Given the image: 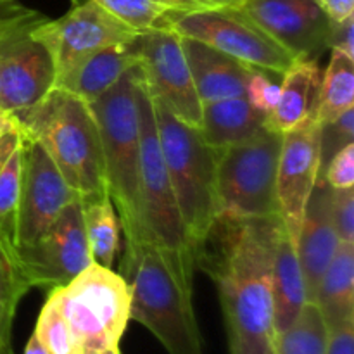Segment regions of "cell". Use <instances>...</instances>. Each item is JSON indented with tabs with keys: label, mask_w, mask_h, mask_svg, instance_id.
<instances>
[{
	"label": "cell",
	"mask_w": 354,
	"mask_h": 354,
	"mask_svg": "<svg viewBox=\"0 0 354 354\" xmlns=\"http://www.w3.org/2000/svg\"><path fill=\"white\" fill-rule=\"evenodd\" d=\"M283 223L280 216L218 218L196 251L216 286L230 354H275L272 263Z\"/></svg>",
	"instance_id": "cell-1"
},
{
	"label": "cell",
	"mask_w": 354,
	"mask_h": 354,
	"mask_svg": "<svg viewBox=\"0 0 354 354\" xmlns=\"http://www.w3.org/2000/svg\"><path fill=\"white\" fill-rule=\"evenodd\" d=\"M194 270L147 244L124 252L121 275L130 286V320L151 330L168 354H204L192 301Z\"/></svg>",
	"instance_id": "cell-2"
},
{
	"label": "cell",
	"mask_w": 354,
	"mask_h": 354,
	"mask_svg": "<svg viewBox=\"0 0 354 354\" xmlns=\"http://www.w3.org/2000/svg\"><path fill=\"white\" fill-rule=\"evenodd\" d=\"M140 78L138 64L88 104L99 128L106 192L116 209L127 251L144 244L138 211L140 118L137 92Z\"/></svg>",
	"instance_id": "cell-3"
},
{
	"label": "cell",
	"mask_w": 354,
	"mask_h": 354,
	"mask_svg": "<svg viewBox=\"0 0 354 354\" xmlns=\"http://www.w3.org/2000/svg\"><path fill=\"white\" fill-rule=\"evenodd\" d=\"M16 121L21 133L45 149L82 199L106 192L99 128L85 100L54 88Z\"/></svg>",
	"instance_id": "cell-4"
},
{
	"label": "cell",
	"mask_w": 354,
	"mask_h": 354,
	"mask_svg": "<svg viewBox=\"0 0 354 354\" xmlns=\"http://www.w3.org/2000/svg\"><path fill=\"white\" fill-rule=\"evenodd\" d=\"M152 109L166 171L196 254L218 220L216 154L206 144L199 128L180 121L158 99H152Z\"/></svg>",
	"instance_id": "cell-5"
},
{
	"label": "cell",
	"mask_w": 354,
	"mask_h": 354,
	"mask_svg": "<svg viewBox=\"0 0 354 354\" xmlns=\"http://www.w3.org/2000/svg\"><path fill=\"white\" fill-rule=\"evenodd\" d=\"M283 135L265 124L245 140L218 149V218L280 216L277 203V168Z\"/></svg>",
	"instance_id": "cell-6"
},
{
	"label": "cell",
	"mask_w": 354,
	"mask_h": 354,
	"mask_svg": "<svg viewBox=\"0 0 354 354\" xmlns=\"http://www.w3.org/2000/svg\"><path fill=\"white\" fill-rule=\"evenodd\" d=\"M78 353L120 348L130 322V286L121 273L97 263L64 287L50 290Z\"/></svg>",
	"instance_id": "cell-7"
},
{
	"label": "cell",
	"mask_w": 354,
	"mask_h": 354,
	"mask_svg": "<svg viewBox=\"0 0 354 354\" xmlns=\"http://www.w3.org/2000/svg\"><path fill=\"white\" fill-rule=\"evenodd\" d=\"M138 118H140V169H138V211L144 244L169 252L185 265L196 268V254L187 237L171 182L166 171L156 131L152 99L138 83Z\"/></svg>",
	"instance_id": "cell-8"
},
{
	"label": "cell",
	"mask_w": 354,
	"mask_h": 354,
	"mask_svg": "<svg viewBox=\"0 0 354 354\" xmlns=\"http://www.w3.org/2000/svg\"><path fill=\"white\" fill-rule=\"evenodd\" d=\"M165 26L182 37L203 41L249 68L280 76L296 61L237 7L171 10L166 14Z\"/></svg>",
	"instance_id": "cell-9"
},
{
	"label": "cell",
	"mask_w": 354,
	"mask_h": 354,
	"mask_svg": "<svg viewBox=\"0 0 354 354\" xmlns=\"http://www.w3.org/2000/svg\"><path fill=\"white\" fill-rule=\"evenodd\" d=\"M14 259L30 289L38 287L48 292L64 287L92 265L83 227L82 197L71 201L33 244L17 249Z\"/></svg>",
	"instance_id": "cell-10"
},
{
	"label": "cell",
	"mask_w": 354,
	"mask_h": 354,
	"mask_svg": "<svg viewBox=\"0 0 354 354\" xmlns=\"http://www.w3.org/2000/svg\"><path fill=\"white\" fill-rule=\"evenodd\" d=\"M138 44L142 78L152 99L165 104L185 124L199 128L203 102L194 85L182 35L169 26L151 28L138 33Z\"/></svg>",
	"instance_id": "cell-11"
},
{
	"label": "cell",
	"mask_w": 354,
	"mask_h": 354,
	"mask_svg": "<svg viewBox=\"0 0 354 354\" xmlns=\"http://www.w3.org/2000/svg\"><path fill=\"white\" fill-rule=\"evenodd\" d=\"M31 33L50 52L57 82L85 57L109 45L133 40L138 31L121 23L93 0H85L75 3L57 19H44Z\"/></svg>",
	"instance_id": "cell-12"
},
{
	"label": "cell",
	"mask_w": 354,
	"mask_h": 354,
	"mask_svg": "<svg viewBox=\"0 0 354 354\" xmlns=\"http://www.w3.org/2000/svg\"><path fill=\"white\" fill-rule=\"evenodd\" d=\"M21 152L23 168L14 252L33 244L57 220L64 207L80 197L35 138L21 133Z\"/></svg>",
	"instance_id": "cell-13"
},
{
	"label": "cell",
	"mask_w": 354,
	"mask_h": 354,
	"mask_svg": "<svg viewBox=\"0 0 354 354\" xmlns=\"http://www.w3.org/2000/svg\"><path fill=\"white\" fill-rule=\"evenodd\" d=\"M35 26L14 31L0 41V111L14 118L28 113L55 86L54 61L31 33Z\"/></svg>",
	"instance_id": "cell-14"
},
{
	"label": "cell",
	"mask_w": 354,
	"mask_h": 354,
	"mask_svg": "<svg viewBox=\"0 0 354 354\" xmlns=\"http://www.w3.org/2000/svg\"><path fill=\"white\" fill-rule=\"evenodd\" d=\"M320 130L322 124L311 116L283 133L277 168V203L283 227L294 244L320 171Z\"/></svg>",
	"instance_id": "cell-15"
},
{
	"label": "cell",
	"mask_w": 354,
	"mask_h": 354,
	"mask_svg": "<svg viewBox=\"0 0 354 354\" xmlns=\"http://www.w3.org/2000/svg\"><path fill=\"white\" fill-rule=\"evenodd\" d=\"M237 7L296 59H318L332 19L315 0H242Z\"/></svg>",
	"instance_id": "cell-16"
},
{
	"label": "cell",
	"mask_w": 354,
	"mask_h": 354,
	"mask_svg": "<svg viewBox=\"0 0 354 354\" xmlns=\"http://www.w3.org/2000/svg\"><path fill=\"white\" fill-rule=\"evenodd\" d=\"M339 244L341 241L332 220V189L327 183L317 182L308 199L296 241L297 258L306 283L308 303L315 301L318 283Z\"/></svg>",
	"instance_id": "cell-17"
},
{
	"label": "cell",
	"mask_w": 354,
	"mask_h": 354,
	"mask_svg": "<svg viewBox=\"0 0 354 354\" xmlns=\"http://www.w3.org/2000/svg\"><path fill=\"white\" fill-rule=\"evenodd\" d=\"M140 64L138 35L133 40L121 41L100 48L69 69L55 82L54 88H61L90 104L113 88L130 69Z\"/></svg>",
	"instance_id": "cell-18"
},
{
	"label": "cell",
	"mask_w": 354,
	"mask_h": 354,
	"mask_svg": "<svg viewBox=\"0 0 354 354\" xmlns=\"http://www.w3.org/2000/svg\"><path fill=\"white\" fill-rule=\"evenodd\" d=\"M182 40L201 102L245 95L252 68L203 41L185 37Z\"/></svg>",
	"instance_id": "cell-19"
},
{
	"label": "cell",
	"mask_w": 354,
	"mask_h": 354,
	"mask_svg": "<svg viewBox=\"0 0 354 354\" xmlns=\"http://www.w3.org/2000/svg\"><path fill=\"white\" fill-rule=\"evenodd\" d=\"M320 83L322 69L318 59H296L282 75L279 102L266 116V127L283 135L315 116Z\"/></svg>",
	"instance_id": "cell-20"
},
{
	"label": "cell",
	"mask_w": 354,
	"mask_h": 354,
	"mask_svg": "<svg viewBox=\"0 0 354 354\" xmlns=\"http://www.w3.org/2000/svg\"><path fill=\"white\" fill-rule=\"evenodd\" d=\"M272 296L275 332L279 337L294 324L297 315L308 303L306 283L297 258L296 244L287 235L286 227H282L275 242L272 263Z\"/></svg>",
	"instance_id": "cell-21"
},
{
	"label": "cell",
	"mask_w": 354,
	"mask_h": 354,
	"mask_svg": "<svg viewBox=\"0 0 354 354\" xmlns=\"http://www.w3.org/2000/svg\"><path fill=\"white\" fill-rule=\"evenodd\" d=\"M266 123V114L252 107L248 97L214 100L203 104L199 131L211 149L228 147L245 140Z\"/></svg>",
	"instance_id": "cell-22"
},
{
	"label": "cell",
	"mask_w": 354,
	"mask_h": 354,
	"mask_svg": "<svg viewBox=\"0 0 354 354\" xmlns=\"http://www.w3.org/2000/svg\"><path fill=\"white\" fill-rule=\"evenodd\" d=\"M315 304L327 328L354 320V244L341 242L318 283Z\"/></svg>",
	"instance_id": "cell-23"
},
{
	"label": "cell",
	"mask_w": 354,
	"mask_h": 354,
	"mask_svg": "<svg viewBox=\"0 0 354 354\" xmlns=\"http://www.w3.org/2000/svg\"><path fill=\"white\" fill-rule=\"evenodd\" d=\"M83 227L92 263L113 268L120 248V221L107 192L83 197Z\"/></svg>",
	"instance_id": "cell-24"
},
{
	"label": "cell",
	"mask_w": 354,
	"mask_h": 354,
	"mask_svg": "<svg viewBox=\"0 0 354 354\" xmlns=\"http://www.w3.org/2000/svg\"><path fill=\"white\" fill-rule=\"evenodd\" d=\"M354 107V59L339 50H330L327 71L322 75L317 102V121L330 123Z\"/></svg>",
	"instance_id": "cell-25"
},
{
	"label": "cell",
	"mask_w": 354,
	"mask_h": 354,
	"mask_svg": "<svg viewBox=\"0 0 354 354\" xmlns=\"http://www.w3.org/2000/svg\"><path fill=\"white\" fill-rule=\"evenodd\" d=\"M328 328L315 303H306L286 332L277 337L275 354H327Z\"/></svg>",
	"instance_id": "cell-26"
},
{
	"label": "cell",
	"mask_w": 354,
	"mask_h": 354,
	"mask_svg": "<svg viewBox=\"0 0 354 354\" xmlns=\"http://www.w3.org/2000/svg\"><path fill=\"white\" fill-rule=\"evenodd\" d=\"M30 286L19 272L14 256L0 244V354H12L10 332L19 301Z\"/></svg>",
	"instance_id": "cell-27"
},
{
	"label": "cell",
	"mask_w": 354,
	"mask_h": 354,
	"mask_svg": "<svg viewBox=\"0 0 354 354\" xmlns=\"http://www.w3.org/2000/svg\"><path fill=\"white\" fill-rule=\"evenodd\" d=\"M21 168L23 152L21 145L12 152L9 161L0 171V244L14 254L16 249V221L19 204Z\"/></svg>",
	"instance_id": "cell-28"
},
{
	"label": "cell",
	"mask_w": 354,
	"mask_h": 354,
	"mask_svg": "<svg viewBox=\"0 0 354 354\" xmlns=\"http://www.w3.org/2000/svg\"><path fill=\"white\" fill-rule=\"evenodd\" d=\"M93 2L99 3L102 9L138 33L151 28L165 26L166 14L173 10L166 0H93Z\"/></svg>",
	"instance_id": "cell-29"
},
{
	"label": "cell",
	"mask_w": 354,
	"mask_h": 354,
	"mask_svg": "<svg viewBox=\"0 0 354 354\" xmlns=\"http://www.w3.org/2000/svg\"><path fill=\"white\" fill-rule=\"evenodd\" d=\"M35 335L38 341L41 342L48 354H76L75 339H73L71 330H69L68 324H66L64 317L59 311L57 304H55L54 297L48 294L47 303L44 304L40 311V317L37 320V327H35Z\"/></svg>",
	"instance_id": "cell-30"
},
{
	"label": "cell",
	"mask_w": 354,
	"mask_h": 354,
	"mask_svg": "<svg viewBox=\"0 0 354 354\" xmlns=\"http://www.w3.org/2000/svg\"><path fill=\"white\" fill-rule=\"evenodd\" d=\"M354 138V107L342 113L330 123L322 124L320 130V171L318 178L324 175L328 161L337 154L342 147L353 144Z\"/></svg>",
	"instance_id": "cell-31"
},
{
	"label": "cell",
	"mask_w": 354,
	"mask_h": 354,
	"mask_svg": "<svg viewBox=\"0 0 354 354\" xmlns=\"http://www.w3.org/2000/svg\"><path fill=\"white\" fill-rule=\"evenodd\" d=\"M245 97L252 104V107L268 116L279 102L280 85L272 82L268 71L252 68L251 75H249L248 88H245Z\"/></svg>",
	"instance_id": "cell-32"
},
{
	"label": "cell",
	"mask_w": 354,
	"mask_h": 354,
	"mask_svg": "<svg viewBox=\"0 0 354 354\" xmlns=\"http://www.w3.org/2000/svg\"><path fill=\"white\" fill-rule=\"evenodd\" d=\"M324 182L332 190H344L354 187V144L342 147L334 158L328 161L324 175L317 180Z\"/></svg>",
	"instance_id": "cell-33"
},
{
	"label": "cell",
	"mask_w": 354,
	"mask_h": 354,
	"mask_svg": "<svg viewBox=\"0 0 354 354\" xmlns=\"http://www.w3.org/2000/svg\"><path fill=\"white\" fill-rule=\"evenodd\" d=\"M47 17L38 10L24 7L17 0H0V41L14 31L35 26Z\"/></svg>",
	"instance_id": "cell-34"
},
{
	"label": "cell",
	"mask_w": 354,
	"mask_h": 354,
	"mask_svg": "<svg viewBox=\"0 0 354 354\" xmlns=\"http://www.w3.org/2000/svg\"><path fill=\"white\" fill-rule=\"evenodd\" d=\"M332 220L341 242L354 244V190H332Z\"/></svg>",
	"instance_id": "cell-35"
},
{
	"label": "cell",
	"mask_w": 354,
	"mask_h": 354,
	"mask_svg": "<svg viewBox=\"0 0 354 354\" xmlns=\"http://www.w3.org/2000/svg\"><path fill=\"white\" fill-rule=\"evenodd\" d=\"M327 48L339 50L354 59V14L342 21H332Z\"/></svg>",
	"instance_id": "cell-36"
},
{
	"label": "cell",
	"mask_w": 354,
	"mask_h": 354,
	"mask_svg": "<svg viewBox=\"0 0 354 354\" xmlns=\"http://www.w3.org/2000/svg\"><path fill=\"white\" fill-rule=\"evenodd\" d=\"M327 354H354V320L328 328Z\"/></svg>",
	"instance_id": "cell-37"
},
{
	"label": "cell",
	"mask_w": 354,
	"mask_h": 354,
	"mask_svg": "<svg viewBox=\"0 0 354 354\" xmlns=\"http://www.w3.org/2000/svg\"><path fill=\"white\" fill-rule=\"evenodd\" d=\"M173 10H197V9H214V7H234L242 0H166Z\"/></svg>",
	"instance_id": "cell-38"
},
{
	"label": "cell",
	"mask_w": 354,
	"mask_h": 354,
	"mask_svg": "<svg viewBox=\"0 0 354 354\" xmlns=\"http://www.w3.org/2000/svg\"><path fill=\"white\" fill-rule=\"evenodd\" d=\"M318 3L332 21H342L354 14V0H320Z\"/></svg>",
	"instance_id": "cell-39"
},
{
	"label": "cell",
	"mask_w": 354,
	"mask_h": 354,
	"mask_svg": "<svg viewBox=\"0 0 354 354\" xmlns=\"http://www.w3.org/2000/svg\"><path fill=\"white\" fill-rule=\"evenodd\" d=\"M21 145V131L14 130L6 133L3 137H0V171L6 166V162L9 161V158L12 156V152L16 151Z\"/></svg>",
	"instance_id": "cell-40"
},
{
	"label": "cell",
	"mask_w": 354,
	"mask_h": 354,
	"mask_svg": "<svg viewBox=\"0 0 354 354\" xmlns=\"http://www.w3.org/2000/svg\"><path fill=\"white\" fill-rule=\"evenodd\" d=\"M14 130H19V124H17L16 118L12 114H7L0 111V137H3V135Z\"/></svg>",
	"instance_id": "cell-41"
},
{
	"label": "cell",
	"mask_w": 354,
	"mask_h": 354,
	"mask_svg": "<svg viewBox=\"0 0 354 354\" xmlns=\"http://www.w3.org/2000/svg\"><path fill=\"white\" fill-rule=\"evenodd\" d=\"M24 354H48L47 349L41 346V342L38 341L37 335H31L30 341H28L26 348H24Z\"/></svg>",
	"instance_id": "cell-42"
},
{
	"label": "cell",
	"mask_w": 354,
	"mask_h": 354,
	"mask_svg": "<svg viewBox=\"0 0 354 354\" xmlns=\"http://www.w3.org/2000/svg\"><path fill=\"white\" fill-rule=\"evenodd\" d=\"M120 348L111 349V351H83V353H76V354H114Z\"/></svg>",
	"instance_id": "cell-43"
},
{
	"label": "cell",
	"mask_w": 354,
	"mask_h": 354,
	"mask_svg": "<svg viewBox=\"0 0 354 354\" xmlns=\"http://www.w3.org/2000/svg\"><path fill=\"white\" fill-rule=\"evenodd\" d=\"M114 354H121V351H120V349H118V351H116V353H114Z\"/></svg>",
	"instance_id": "cell-44"
},
{
	"label": "cell",
	"mask_w": 354,
	"mask_h": 354,
	"mask_svg": "<svg viewBox=\"0 0 354 354\" xmlns=\"http://www.w3.org/2000/svg\"><path fill=\"white\" fill-rule=\"evenodd\" d=\"M315 2H317V3H318V2H320V0H315Z\"/></svg>",
	"instance_id": "cell-45"
}]
</instances>
